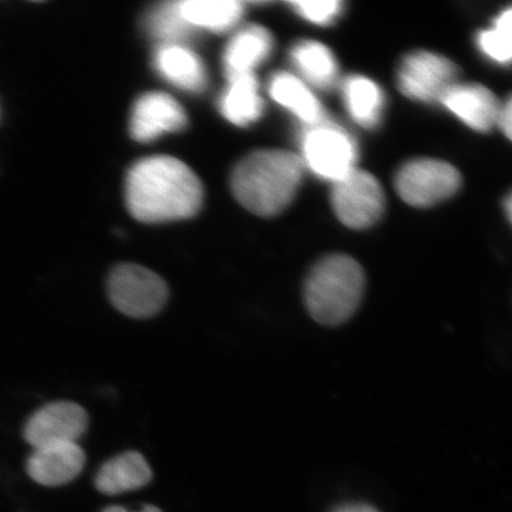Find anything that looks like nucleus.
I'll return each instance as SVG.
<instances>
[{"label": "nucleus", "instance_id": "nucleus-1", "mask_svg": "<svg viewBox=\"0 0 512 512\" xmlns=\"http://www.w3.org/2000/svg\"><path fill=\"white\" fill-rule=\"evenodd\" d=\"M200 179L182 160L155 156L140 160L126 178L128 210L145 223L188 219L201 208Z\"/></svg>", "mask_w": 512, "mask_h": 512}, {"label": "nucleus", "instance_id": "nucleus-2", "mask_svg": "<svg viewBox=\"0 0 512 512\" xmlns=\"http://www.w3.org/2000/svg\"><path fill=\"white\" fill-rule=\"evenodd\" d=\"M303 172L302 158L290 151H256L236 166L232 189L236 200L252 213L273 216L293 201Z\"/></svg>", "mask_w": 512, "mask_h": 512}, {"label": "nucleus", "instance_id": "nucleus-3", "mask_svg": "<svg viewBox=\"0 0 512 512\" xmlns=\"http://www.w3.org/2000/svg\"><path fill=\"white\" fill-rule=\"evenodd\" d=\"M366 284V273L354 258L345 254L326 255L306 275L305 309L318 324L335 328L355 315Z\"/></svg>", "mask_w": 512, "mask_h": 512}, {"label": "nucleus", "instance_id": "nucleus-4", "mask_svg": "<svg viewBox=\"0 0 512 512\" xmlns=\"http://www.w3.org/2000/svg\"><path fill=\"white\" fill-rule=\"evenodd\" d=\"M107 292L115 309L137 319L156 316L169 299L165 280L136 264L115 267L107 280Z\"/></svg>", "mask_w": 512, "mask_h": 512}, {"label": "nucleus", "instance_id": "nucleus-5", "mask_svg": "<svg viewBox=\"0 0 512 512\" xmlns=\"http://www.w3.org/2000/svg\"><path fill=\"white\" fill-rule=\"evenodd\" d=\"M460 174L443 160L419 158L401 166L395 177L398 194L413 207H431L456 194Z\"/></svg>", "mask_w": 512, "mask_h": 512}, {"label": "nucleus", "instance_id": "nucleus-6", "mask_svg": "<svg viewBox=\"0 0 512 512\" xmlns=\"http://www.w3.org/2000/svg\"><path fill=\"white\" fill-rule=\"evenodd\" d=\"M331 203L338 220L352 229L374 226L386 206V197L377 179L366 171L352 170L334 183Z\"/></svg>", "mask_w": 512, "mask_h": 512}, {"label": "nucleus", "instance_id": "nucleus-7", "mask_svg": "<svg viewBox=\"0 0 512 512\" xmlns=\"http://www.w3.org/2000/svg\"><path fill=\"white\" fill-rule=\"evenodd\" d=\"M303 162L319 177L337 182L354 170L357 150L349 134L331 124L311 126L302 140Z\"/></svg>", "mask_w": 512, "mask_h": 512}, {"label": "nucleus", "instance_id": "nucleus-8", "mask_svg": "<svg viewBox=\"0 0 512 512\" xmlns=\"http://www.w3.org/2000/svg\"><path fill=\"white\" fill-rule=\"evenodd\" d=\"M457 78L456 64L430 51L409 54L402 61L398 74L400 91L422 102L440 101L447 89L457 83Z\"/></svg>", "mask_w": 512, "mask_h": 512}, {"label": "nucleus", "instance_id": "nucleus-9", "mask_svg": "<svg viewBox=\"0 0 512 512\" xmlns=\"http://www.w3.org/2000/svg\"><path fill=\"white\" fill-rule=\"evenodd\" d=\"M88 427V415L78 403L59 401L37 411L24 428V438L36 448L76 443Z\"/></svg>", "mask_w": 512, "mask_h": 512}, {"label": "nucleus", "instance_id": "nucleus-10", "mask_svg": "<svg viewBox=\"0 0 512 512\" xmlns=\"http://www.w3.org/2000/svg\"><path fill=\"white\" fill-rule=\"evenodd\" d=\"M187 124V114L172 96L152 92L143 95L134 105L130 131L138 142L147 143L163 134L181 131Z\"/></svg>", "mask_w": 512, "mask_h": 512}, {"label": "nucleus", "instance_id": "nucleus-11", "mask_svg": "<svg viewBox=\"0 0 512 512\" xmlns=\"http://www.w3.org/2000/svg\"><path fill=\"white\" fill-rule=\"evenodd\" d=\"M440 101L467 126L479 132L491 130L501 111L496 96L476 83H454Z\"/></svg>", "mask_w": 512, "mask_h": 512}, {"label": "nucleus", "instance_id": "nucleus-12", "mask_svg": "<svg viewBox=\"0 0 512 512\" xmlns=\"http://www.w3.org/2000/svg\"><path fill=\"white\" fill-rule=\"evenodd\" d=\"M86 454L76 443L54 444L36 448L28 460V475L44 486L72 482L85 466Z\"/></svg>", "mask_w": 512, "mask_h": 512}, {"label": "nucleus", "instance_id": "nucleus-13", "mask_svg": "<svg viewBox=\"0 0 512 512\" xmlns=\"http://www.w3.org/2000/svg\"><path fill=\"white\" fill-rule=\"evenodd\" d=\"M273 49V38L265 28L249 25L236 32L223 55L227 78L254 74L253 70L266 61Z\"/></svg>", "mask_w": 512, "mask_h": 512}, {"label": "nucleus", "instance_id": "nucleus-14", "mask_svg": "<svg viewBox=\"0 0 512 512\" xmlns=\"http://www.w3.org/2000/svg\"><path fill=\"white\" fill-rule=\"evenodd\" d=\"M152 479L147 460L136 451L119 454L102 465L95 478V486L101 494L114 496L144 488Z\"/></svg>", "mask_w": 512, "mask_h": 512}, {"label": "nucleus", "instance_id": "nucleus-15", "mask_svg": "<svg viewBox=\"0 0 512 512\" xmlns=\"http://www.w3.org/2000/svg\"><path fill=\"white\" fill-rule=\"evenodd\" d=\"M155 67L172 85L187 92H201L207 86V73L198 57L181 44H163L156 51Z\"/></svg>", "mask_w": 512, "mask_h": 512}, {"label": "nucleus", "instance_id": "nucleus-16", "mask_svg": "<svg viewBox=\"0 0 512 512\" xmlns=\"http://www.w3.org/2000/svg\"><path fill=\"white\" fill-rule=\"evenodd\" d=\"M220 111L229 123L247 126L264 113V100L254 74L232 76L220 99Z\"/></svg>", "mask_w": 512, "mask_h": 512}, {"label": "nucleus", "instance_id": "nucleus-17", "mask_svg": "<svg viewBox=\"0 0 512 512\" xmlns=\"http://www.w3.org/2000/svg\"><path fill=\"white\" fill-rule=\"evenodd\" d=\"M268 92L275 102L287 108L307 126H315L325 120L316 96L297 76L286 72L274 74Z\"/></svg>", "mask_w": 512, "mask_h": 512}, {"label": "nucleus", "instance_id": "nucleus-18", "mask_svg": "<svg viewBox=\"0 0 512 512\" xmlns=\"http://www.w3.org/2000/svg\"><path fill=\"white\" fill-rule=\"evenodd\" d=\"M291 60L300 75L312 86L329 89L335 86L338 66L334 54L324 44L303 41L291 51Z\"/></svg>", "mask_w": 512, "mask_h": 512}, {"label": "nucleus", "instance_id": "nucleus-19", "mask_svg": "<svg viewBox=\"0 0 512 512\" xmlns=\"http://www.w3.org/2000/svg\"><path fill=\"white\" fill-rule=\"evenodd\" d=\"M181 14L192 28L222 32L238 24L243 6L235 0H185L178 2Z\"/></svg>", "mask_w": 512, "mask_h": 512}, {"label": "nucleus", "instance_id": "nucleus-20", "mask_svg": "<svg viewBox=\"0 0 512 512\" xmlns=\"http://www.w3.org/2000/svg\"><path fill=\"white\" fill-rule=\"evenodd\" d=\"M345 106L358 125L373 128L381 119L384 106L382 91L364 76H350L342 87Z\"/></svg>", "mask_w": 512, "mask_h": 512}, {"label": "nucleus", "instance_id": "nucleus-21", "mask_svg": "<svg viewBox=\"0 0 512 512\" xmlns=\"http://www.w3.org/2000/svg\"><path fill=\"white\" fill-rule=\"evenodd\" d=\"M147 28L164 44H181L194 31V28L185 22L178 2L166 3L153 10L147 19Z\"/></svg>", "mask_w": 512, "mask_h": 512}, {"label": "nucleus", "instance_id": "nucleus-22", "mask_svg": "<svg viewBox=\"0 0 512 512\" xmlns=\"http://www.w3.org/2000/svg\"><path fill=\"white\" fill-rule=\"evenodd\" d=\"M512 10L508 8L496 19L494 27L480 32L479 48L497 63H509L512 55L511 44Z\"/></svg>", "mask_w": 512, "mask_h": 512}, {"label": "nucleus", "instance_id": "nucleus-23", "mask_svg": "<svg viewBox=\"0 0 512 512\" xmlns=\"http://www.w3.org/2000/svg\"><path fill=\"white\" fill-rule=\"evenodd\" d=\"M290 4L300 16L319 25L332 23L342 12V3L337 0H300Z\"/></svg>", "mask_w": 512, "mask_h": 512}, {"label": "nucleus", "instance_id": "nucleus-24", "mask_svg": "<svg viewBox=\"0 0 512 512\" xmlns=\"http://www.w3.org/2000/svg\"><path fill=\"white\" fill-rule=\"evenodd\" d=\"M497 124L501 125L502 130L508 138H511V126H512V104L511 100L507 101L501 111L498 114Z\"/></svg>", "mask_w": 512, "mask_h": 512}, {"label": "nucleus", "instance_id": "nucleus-25", "mask_svg": "<svg viewBox=\"0 0 512 512\" xmlns=\"http://www.w3.org/2000/svg\"><path fill=\"white\" fill-rule=\"evenodd\" d=\"M332 512H380L379 510L371 507L369 504L364 503H349L341 505Z\"/></svg>", "mask_w": 512, "mask_h": 512}, {"label": "nucleus", "instance_id": "nucleus-26", "mask_svg": "<svg viewBox=\"0 0 512 512\" xmlns=\"http://www.w3.org/2000/svg\"><path fill=\"white\" fill-rule=\"evenodd\" d=\"M102 512H131L126 510L123 507H111L107 508L106 510ZM137 512H163L162 510L155 507V505H145V507L142 510H139Z\"/></svg>", "mask_w": 512, "mask_h": 512}, {"label": "nucleus", "instance_id": "nucleus-27", "mask_svg": "<svg viewBox=\"0 0 512 512\" xmlns=\"http://www.w3.org/2000/svg\"><path fill=\"white\" fill-rule=\"evenodd\" d=\"M0 113H2V110H0Z\"/></svg>", "mask_w": 512, "mask_h": 512}]
</instances>
